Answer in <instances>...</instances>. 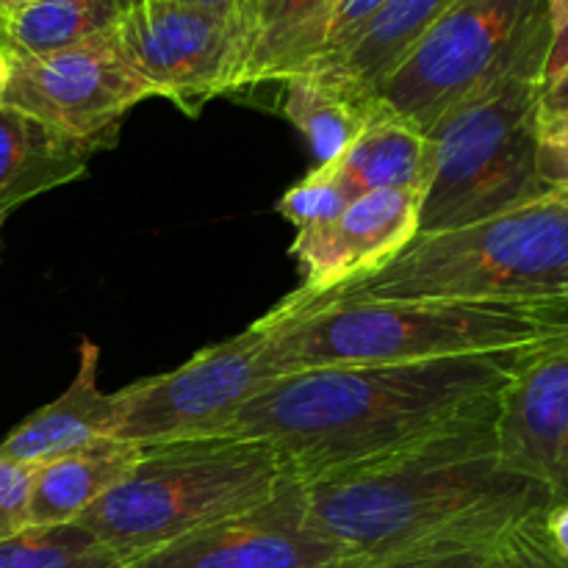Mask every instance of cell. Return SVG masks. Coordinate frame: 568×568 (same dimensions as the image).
<instances>
[{
	"instance_id": "e0dca14e",
	"label": "cell",
	"mask_w": 568,
	"mask_h": 568,
	"mask_svg": "<svg viewBox=\"0 0 568 568\" xmlns=\"http://www.w3.org/2000/svg\"><path fill=\"white\" fill-rule=\"evenodd\" d=\"M89 155L53 128L0 105V225L17 205L78 181Z\"/></svg>"
},
{
	"instance_id": "ba28073f",
	"label": "cell",
	"mask_w": 568,
	"mask_h": 568,
	"mask_svg": "<svg viewBox=\"0 0 568 568\" xmlns=\"http://www.w3.org/2000/svg\"><path fill=\"white\" fill-rule=\"evenodd\" d=\"M277 377L264 331L253 322L239 336L194 353L178 369L114 392L111 438L139 449L220 438L239 410Z\"/></svg>"
},
{
	"instance_id": "277c9868",
	"label": "cell",
	"mask_w": 568,
	"mask_h": 568,
	"mask_svg": "<svg viewBox=\"0 0 568 568\" xmlns=\"http://www.w3.org/2000/svg\"><path fill=\"white\" fill-rule=\"evenodd\" d=\"M419 300L568 308V194L547 192L488 220L416 236L372 275L303 303Z\"/></svg>"
},
{
	"instance_id": "d6986e66",
	"label": "cell",
	"mask_w": 568,
	"mask_h": 568,
	"mask_svg": "<svg viewBox=\"0 0 568 568\" xmlns=\"http://www.w3.org/2000/svg\"><path fill=\"white\" fill-rule=\"evenodd\" d=\"M322 170L353 200L358 194L386 189H410L425 194L430 178V144L427 133L416 131L397 116L375 111L342 159Z\"/></svg>"
},
{
	"instance_id": "8992f818",
	"label": "cell",
	"mask_w": 568,
	"mask_h": 568,
	"mask_svg": "<svg viewBox=\"0 0 568 568\" xmlns=\"http://www.w3.org/2000/svg\"><path fill=\"white\" fill-rule=\"evenodd\" d=\"M547 67H527L460 100L427 131L430 178L419 236L453 231L549 192L538 175V111Z\"/></svg>"
},
{
	"instance_id": "7402d4cb",
	"label": "cell",
	"mask_w": 568,
	"mask_h": 568,
	"mask_svg": "<svg viewBox=\"0 0 568 568\" xmlns=\"http://www.w3.org/2000/svg\"><path fill=\"white\" fill-rule=\"evenodd\" d=\"M0 568H125L120 555L81 525L26 527L0 541Z\"/></svg>"
},
{
	"instance_id": "83f0119b",
	"label": "cell",
	"mask_w": 568,
	"mask_h": 568,
	"mask_svg": "<svg viewBox=\"0 0 568 568\" xmlns=\"http://www.w3.org/2000/svg\"><path fill=\"white\" fill-rule=\"evenodd\" d=\"M388 0H333L331 14L325 22V42H322V53L308 70H314L322 61L333 59L336 53H342L349 44V39L377 14V11L386 6ZM305 70V72H308Z\"/></svg>"
},
{
	"instance_id": "f1b7e54d",
	"label": "cell",
	"mask_w": 568,
	"mask_h": 568,
	"mask_svg": "<svg viewBox=\"0 0 568 568\" xmlns=\"http://www.w3.org/2000/svg\"><path fill=\"white\" fill-rule=\"evenodd\" d=\"M549 22H552V64L549 75L568 61V0H549Z\"/></svg>"
},
{
	"instance_id": "6da1fadb",
	"label": "cell",
	"mask_w": 568,
	"mask_h": 568,
	"mask_svg": "<svg viewBox=\"0 0 568 568\" xmlns=\"http://www.w3.org/2000/svg\"><path fill=\"white\" fill-rule=\"evenodd\" d=\"M497 397L386 458L308 480L311 519L372 560L442 541H499L547 514L549 494L499 460Z\"/></svg>"
},
{
	"instance_id": "3957f363",
	"label": "cell",
	"mask_w": 568,
	"mask_h": 568,
	"mask_svg": "<svg viewBox=\"0 0 568 568\" xmlns=\"http://www.w3.org/2000/svg\"><path fill=\"white\" fill-rule=\"evenodd\" d=\"M258 327L277 375L527 349L568 333V308L497 303H303L286 297Z\"/></svg>"
},
{
	"instance_id": "9a60e30c",
	"label": "cell",
	"mask_w": 568,
	"mask_h": 568,
	"mask_svg": "<svg viewBox=\"0 0 568 568\" xmlns=\"http://www.w3.org/2000/svg\"><path fill=\"white\" fill-rule=\"evenodd\" d=\"M100 349L83 338L78 372L67 392L17 425L0 442V458L22 466H42L94 442L111 438L116 416L114 394L98 386Z\"/></svg>"
},
{
	"instance_id": "cb8c5ba5",
	"label": "cell",
	"mask_w": 568,
	"mask_h": 568,
	"mask_svg": "<svg viewBox=\"0 0 568 568\" xmlns=\"http://www.w3.org/2000/svg\"><path fill=\"white\" fill-rule=\"evenodd\" d=\"M499 541H442L364 560L353 568H488Z\"/></svg>"
},
{
	"instance_id": "1f68e13d",
	"label": "cell",
	"mask_w": 568,
	"mask_h": 568,
	"mask_svg": "<svg viewBox=\"0 0 568 568\" xmlns=\"http://www.w3.org/2000/svg\"><path fill=\"white\" fill-rule=\"evenodd\" d=\"M120 3V11L128 9L131 3L136 0H116ZM175 3H186V6H200V9H211V11H220V14H233L239 6V0H175Z\"/></svg>"
},
{
	"instance_id": "836d02e7",
	"label": "cell",
	"mask_w": 568,
	"mask_h": 568,
	"mask_svg": "<svg viewBox=\"0 0 568 568\" xmlns=\"http://www.w3.org/2000/svg\"><path fill=\"white\" fill-rule=\"evenodd\" d=\"M6 81H9V55H6L3 50H0V98H3Z\"/></svg>"
},
{
	"instance_id": "7c38bea8",
	"label": "cell",
	"mask_w": 568,
	"mask_h": 568,
	"mask_svg": "<svg viewBox=\"0 0 568 568\" xmlns=\"http://www.w3.org/2000/svg\"><path fill=\"white\" fill-rule=\"evenodd\" d=\"M499 460L568 503V333L532 347L497 397Z\"/></svg>"
},
{
	"instance_id": "7a4b0ae2",
	"label": "cell",
	"mask_w": 568,
	"mask_h": 568,
	"mask_svg": "<svg viewBox=\"0 0 568 568\" xmlns=\"http://www.w3.org/2000/svg\"><path fill=\"white\" fill-rule=\"evenodd\" d=\"M530 349L292 372L244 405L220 438L266 444L303 483L336 475L497 397Z\"/></svg>"
},
{
	"instance_id": "4dcf8cb0",
	"label": "cell",
	"mask_w": 568,
	"mask_h": 568,
	"mask_svg": "<svg viewBox=\"0 0 568 568\" xmlns=\"http://www.w3.org/2000/svg\"><path fill=\"white\" fill-rule=\"evenodd\" d=\"M544 530L564 558H568V503H558L544 514Z\"/></svg>"
},
{
	"instance_id": "484cf974",
	"label": "cell",
	"mask_w": 568,
	"mask_h": 568,
	"mask_svg": "<svg viewBox=\"0 0 568 568\" xmlns=\"http://www.w3.org/2000/svg\"><path fill=\"white\" fill-rule=\"evenodd\" d=\"M31 466L0 458V541L31 527Z\"/></svg>"
},
{
	"instance_id": "ac0fdd59",
	"label": "cell",
	"mask_w": 568,
	"mask_h": 568,
	"mask_svg": "<svg viewBox=\"0 0 568 568\" xmlns=\"http://www.w3.org/2000/svg\"><path fill=\"white\" fill-rule=\"evenodd\" d=\"M142 449L103 438L70 455L33 466L31 527L75 525L94 503L125 480Z\"/></svg>"
},
{
	"instance_id": "52a82bcc",
	"label": "cell",
	"mask_w": 568,
	"mask_h": 568,
	"mask_svg": "<svg viewBox=\"0 0 568 568\" xmlns=\"http://www.w3.org/2000/svg\"><path fill=\"white\" fill-rule=\"evenodd\" d=\"M552 64L549 0H455L377 87L375 111L427 133L510 72Z\"/></svg>"
},
{
	"instance_id": "5bb4252c",
	"label": "cell",
	"mask_w": 568,
	"mask_h": 568,
	"mask_svg": "<svg viewBox=\"0 0 568 568\" xmlns=\"http://www.w3.org/2000/svg\"><path fill=\"white\" fill-rule=\"evenodd\" d=\"M333 0H239L236 89L303 75L322 53Z\"/></svg>"
},
{
	"instance_id": "603a6c76",
	"label": "cell",
	"mask_w": 568,
	"mask_h": 568,
	"mask_svg": "<svg viewBox=\"0 0 568 568\" xmlns=\"http://www.w3.org/2000/svg\"><path fill=\"white\" fill-rule=\"evenodd\" d=\"M349 194L327 175L322 166H314L300 183H294L281 200H277V214L286 216L292 225H320L331 222L347 209Z\"/></svg>"
},
{
	"instance_id": "5b68a950",
	"label": "cell",
	"mask_w": 568,
	"mask_h": 568,
	"mask_svg": "<svg viewBox=\"0 0 568 568\" xmlns=\"http://www.w3.org/2000/svg\"><path fill=\"white\" fill-rule=\"evenodd\" d=\"M288 477L275 449L250 438L148 447L125 480L75 525L94 532L128 564L266 503Z\"/></svg>"
},
{
	"instance_id": "d4e9b609",
	"label": "cell",
	"mask_w": 568,
	"mask_h": 568,
	"mask_svg": "<svg viewBox=\"0 0 568 568\" xmlns=\"http://www.w3.org/2000/svg\"><path fill=\"white\" fill-rule=\"evenodd\" d=\"M488 568H568V558H564L549 541L541 514L516 525L499 541Z\"/></svg>"
},
{
	"instance_id": "9c48e42d",
	"label": "cell",
	"mask_w": 568,
	"mask_h": 568,
	"mask_svg": "<svg viewBox=\"0 0 568 568\" xmlns=\"http://www.w3.org/2000/svg\"><path fill=\"white\" fill-rule=\"evenodd\" d=\"M153 98L116 44L114 28L42 55L9 59L0 105L22 111L89 153L114 144L120 122Z\"/></svg>"
},
{
	"instance_id": "e575fe53",
	"label": "cell",
	"mask_w": 568,
	"mask_h": 568,
	"mask_svg": "<svg viewBox=\"0 0 568 568\" xmlns=\"http://www.w3.org/2000/svg\"><path fill=\"white\" fill-rule=\"evenodd\" d=\"M564 194H568V189H566V192H564Z\"/></svg>"
},
{
	"instance_id": "44dd1931",
	"label": "cell",
	"mask_w": 568,
	"mask_h": 568,
	"mask_svg": "<svg viewBox=\"0 0 568 568\" xmlns=\"http://www.w3.org/2000/svg\"><path fill=\"white\" fill-rule=\"evenodd\" d=\"M116 17V0H33L0 26V50L9 59L53 53L109 31Z\"/></svg>"
},
{
	"instance_id": "d6a6232c",
	"label": "cell",
	"mask_w": 568,
	"mask_h": 568,
	"mask_svg": "<svg viewBox=\"0 0 568 568\" xmlns=\"http://www.w3.org/2000/svg\"><path fill=\"white\" fill-rule=\"evenodd\" d=\"M28 3H33V0H0V26H3L6 20H11L17 11L26 9Z\"/></svg>"
},
{
	"instance_id": "ffe728a7",
	"label": "cell",
	"mask_w": 568,
	"mask_h": 568,
	"mask_svg": "<svg viewBox=\"0 0 568 568\" xmlns=\"http://www.w3.org/2000/svg\"><path fill=\"white\" fill-rule=\"evenodd\" d=\"M283 114L314 153L316 166L333 164L358 139L375 109L320 75L283 81Z\"/></svg>"
},
{
	"instance_id": "30bf717a",
	"label": "cell",
	"mask_w": 568,
	"mask_h": 568,
	"mask_svg": "<svg viewBox=\"0 0 568 568\" xmlns=\"http://www.w3.org/2000/svg\"><path fill=\"white\" fill-rule=\"evenodd\" d=\"M114 37L153 98L175 100L194 114L216 94L233 92L242 50L236 11L136 0L120 11Z\"/></svg>"
},
{
	"instance_id": "2e32d148",
	"label": "cell",
	"mask_w": 568,
	"mask_h": 568,
	"mask_svg": "<svg viewBox=\"0 0 568 568\" xmlns=\"http://www.w3.org/2000/svg\"><path fill=\"white\" fill-rule=\"evenodd\" d=\"M455 0H388L342 53L303 75H320L375 109V92Z\"/></svg>"
},
{
	"instance_id": "4fadbf2b",
	"label": "cell",
	"mask_w": 568,
	"mask_h": 568,
	"mask_svg": "<svg viewBox=\"0 0 568 568\" xmlns=\"http://www.w3.org/2000/svg\"><path fill=\"white\" fill-rule=\"evenodd\" d=\"M422 192L386 189L349 200L331 222L297 227L292 255L303 266L297 300H316L372 275L419 236Z\"/></svg>"
},
{
	"instance_id": "f546056e",
	"label": "cell",
	"mask_w": 568,
	"mask_h": 568,
	"mask_svg": "<svg viewBox=\"0 0 568 568\" xmlns=\"http://www.w3.org/2000/svg\"><path fill=\"white\" fill-rule=\"evenodd\" d=\"M560 111H568V61L560 70H555L552 75L547 78L541 92V111L538 114H560Z\"/></svg>"
},
{
	"instance_id": "8fae6325",
	"label": "cell",
	"mask_w": 568,
	"mask_h": 568,
	"mask_svg": "<svg viewBox=\"0 0 568 568\" xmlns=\"http://www.w3.org/2000/svg\"><path fill=\"white\" fill-rule=\"evenodd\" d=\"M308 510L305 483L288 477L266 503L128 560L125 568H353Z\"/></svg>"
},
{
	"instance_id": "4316f807",
	"label": "cell",
	"mask_w": 568,
	"mask_h": 568,
	"mask_svg": "<svg viewBox=\"0 0 568 568\" xmlns=\"http://www.w3.org/2000/svg\"><path fill=\"white\" fill-rule=\"evenodd\" d=\"M538 175L549 192L568 189V111L538 114Z\"/></svg>"
}]
</instances>
